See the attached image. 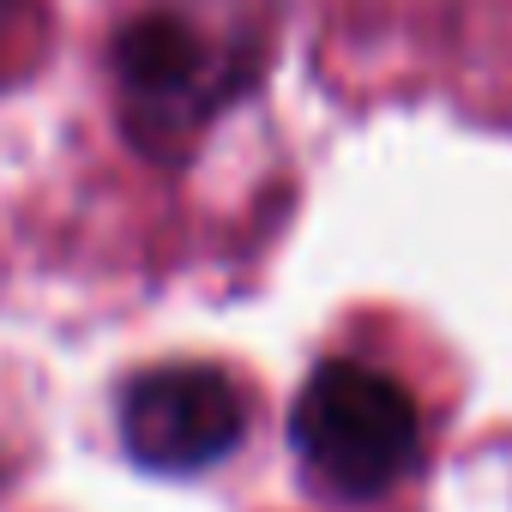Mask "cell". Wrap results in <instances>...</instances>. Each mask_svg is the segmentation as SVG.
<instances>
[{"label":"cell","instance_id":"cell-4","mask_svg":"<svg viewBox=\"0 0 512 512\" xmlns=\"http://www.w3.org/2000/svg\"><path fill=\"white\" fill-rule=\"evenodd\" d=\"M37 49V25H31V7L25 0H0V85H7Z\"/></svg>","mask_w":512,"mask_h":512},{"label":"cell","instance_id":"cell-3","mask_svg":"<svg viewBox=\"0 0 512 512\" xmlns=\"http://www.w3.org/2000/svg\"><path fill=\"white\" fill-rule=\"evenodd\" d=\"M121 440L145 470H205L241 440V398L217 368H157L127 386Z\"/></svg>","mask_w":512,"mask_h":512},{"label":"cell","instance_id":"cell-2","mask_svg":"<svg viewBox=\"0 0 512 512\" xmlns=\"http://www.w3.org/2000/svg\"><path fill=\"white\" fill-rule=\"evenodd\" d=\"M115 79L139 145L175 151L247 85V61H241V37L217 31L205 13L151 7L121 31Z\"/></svg>","mask_w":512,"mask_h":512},{"label":"cell","instance_id":"cell-1","mask_svg":"<svg viewBox=\"0 0 512 512\" xmlns=\"http://www.w3.org/2000/svg\"><path fill=\"white\" fill-rule=\"evenodd\" d=\"M290 440L314 488H326L332 500H374L410 476L422 452V422L392 374H374L362 362H326L296 398Z\"/></svg>","mask_w":512,"mask_h":512}]
</instances>
